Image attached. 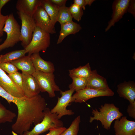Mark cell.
<instances>
[{
  "label": "cell",
  "mask_w": 135,
  "mask_h": 135,
  "mask_svg": "<svg viewBox=\"0 0 135 135\" xmlns=\"http://www.w3.org/2000/svg\"><path fill=\"white\" fill-rule=\"evenodd\" d=\"M0 96L9 104L12 102L16 106L18 114L15 123L12 126V130L22 135L28 130L33 124L36 125L42 120L44 110L46 107L45 99L39 94L31 97L13 96L0 87Z\"/></svg>",
  "instance_id": "cell-1"
},
{
  "label": "cell",
  "mask_w": 135,
  "mask_h": 135,
  "mask_svg": "<svg viewBox=\"0 0 135 135\" xmlns=\"http://www.w3.org/2000/svg\"><path fill=\"white\" fill-rule=\"evenodd\" d=\"M99 109V111L96 108L92 109L93 116L90 117L89 122L92 123L94 120L100 121L104 128L107 130L110 129L114 120L119 119L123 116L119 108L113 104L105 103Z\"/></svg>",
  "instance_id": "cell-2"
},
{
  "label": "cell",
  "mask_w": 135,
  "mask_h": 135,
  "mask_svg": "<svg viewBox=\"0 0 135 135\" xmlns=\"http://www.w3.org/2000/svg\"><path fill=\"white\" fill-rule=\"evenodd\" d=\"M44 112L42 120L35 125L31 130L24 132L22 135H39L50 129L64 127L62 121L58 119L56 114L52 113L49 108L46 107Z\"/></svg>",
  "instance_id": "cell-3"
},
{
  "label": "cell",
  "mask_w": 135,
  "mask_h": 135,
  "mask_svg": "<svg viewBox=\"0 0 135 135\" xmlns=\"http://www.w3.org/2000/svg\"><path fill=\"white\" fill-rule=\"evenodd\" d=\"M20 27L12 13L8 15L3 28L7 37L4 42L0 45V51L13 46L20 41Z\"/></svg>",
  "instance_id": "cell-4"
},
{
  "label": "cell",
  "mask_w": 135,
  "mask_h": 135,
  "mask_svg": "<svg viewBox=\"0 0 135 135\" xmlns=\"http://www.w3.org/2000/svg\"><path fill=\"white\" fill-rule=\"evenodd\" d=\"M50 43V34L39 27L36 26L31 40L24 48L28 55L41 51H45Z\"/></svg>",
  "instance_id": "cell-5"
},
{
  "label": "cell",
  "mask_w": 135,
  "mask_h": 135,
  "mask_svg": "<svg viewBox=\"0 0 135 135\" xmlns=\"http://www.w3.org/2000/svg\"><path fill=\"white\" fill-rule=\"evenodd\" d=\"M32 76L38 83L40 92H47L50 98L55 96V92L60 90L55 82V76L53 73L35 71Z\"/></svg>",
  "instance_id": "cell-6"
},
{
  "label": "cell",
  "mask_w": 135,
  "mask_h": 135,
  "mask_svg": "<svg viewBox=\"0 0 135 135\" xmlns=\"http://www.w3.org/2000/svg\"><path fill=\"white\" fill-rule=\"evenodd\" d=\"M17 12L22 24L20 41L24 49L30 43L36 26L32 16L18 11Z\"/></svg>",
  "instance_id": "cell-7"
},
{
  "label": "cell",
  "mask_w": 135,
  "mask_h": 135,
  "mask_svg": "<svg viewBox=\"0 0 135 135\" xmlns=\"http://www.w3.org/2000/svg\"><path fill=\"white\" fill-rule=\"evenodd\" d=\"M74 92V90L70 89L64 91L60 90L61 96L58 98L56 104L50 110L52 113L56 114L57 115L58 119L64 116L71 115L74 114L72 110L66 109L70 104L72 102V96Z\"/></svg>",
  "instance_id": "cell-8"
},
{
  "label": "cell",
  "mask_w": 135,
  "mask_h": 135,
  "mask_svg": "<svg viewBox=\"0 0 135 135\" xmlns=\"http://www.w3.org/2000/svg\"><path fill=\"white\" fill-rule=\"evenodd\" d=\"M114 92L111 90L109 91L98 90L86 87L76 92L72 96V102L82 103L94 98L103 96H112Z\"/></svg>",
  "instance_id": "cell-9"
},
{
  "label": "cell",
  "mask_w": 135,
  "mask_h": 135,
  "mask_svg": "<svg viewBox=\"0 0 135 135\" xmlns=\"http://www.w3.org/2000/svg\"><path fill=\"white\" fill-rule=\"evenodd\" d=\"M32 17L36 26L49 34L56 33L54 26L48 15L41 5L38 8Z\"/></svg>",
  "instance_id": "cell-10"
},
{
  "label": "cell",
  "mask_w": 135,
  "mask_h": 135,
  "mask_svg": "<svg viewBox=\"0 0 135 135\" xmlns=\"http://www.w3.org/2000/svg\"><path fill=\"white\" fill-rule=\"evenodd\" d=\"M130 0H117L114 2L112 5L113 14L112 18L108 22L105 29L107 31L115 24L118 22L126 12Z\"/></svg>",
  "instance_id": "cell-11"
},
{
  "label": "cell",
  "mask_w": 135,
  "mask_h": 135,
  "mask_svg": "<svg viewBox=\"0 0 135 135\" xmlns=\"http://www.w3.org/2000/svg\"><path fill=\"white\" fill-rule=\"evenodd\" d=\"M0 86L11 96L16 97L24 96L22 90L0 68Z\"/></svg>",
  "instance_id": "cell-12"
},
{
  "label": "cell",
  "mask_w": 135,
  "mask_h": 135,
  "mask_svg": "<svg viewBox=\"0 0 135 135\" xmlns=\"http://www.w3.org/2000/svg\"><path fill=\"white\" fill-rule=\"evenodd\" d=\"M22 76V90L24 96L31 97L39 94L40 92L38 83L32 75L24 72Z\"/></svg>",
  "instance_id": "cell-13"
},
{
  "label": "cell",
  "mask_w": 135,
  "mask_h": 135,
  "mask_svg": "<svg viewBox=\"0 0 135 135\" xmlns=\"http://www.w3.org/2000/svg\"><path fill=\"white\" fill-rule=\"evenodd\" d=\"M114 128L115 135H135V122L122 116L120 120H116Z\"/></svg>",
  "instance_id": "cell-14"
},
{
  "label": "cell",
  "mask_w": 135,
  "mask_h": 135,
  "mask_svg": "<svg viewBox=\"0 0 135 135\" xmlns=\"http://www.w3.org/2000/svg\"><path fill=\"white\" fill-rule=\"evenodd\" d=\"M86 87L98 90H111L108 85L106 79L99 75L96 70H92L91 74L88 78Z\"/></svg>",
  "instance_id": "cell-15"
},
{
  "label": "cell",
  "mask_w": 135,
  "mask_h": 135,
  "mask_svg": "<svg viewBox=\"0 0 135 135\" xmlns=\"http://www.w3.org/2000/svg\"><path fill=\"white\" fill-rule=\"evenodd\" d=\"M119 96L126 99L130 103L135 102V83L133 81H124L117 86Z\"/></svg>",
  "instance_id": "cell-16"
},
{
  "label": "cell",
  "mask_w": 135,
  "mask_h": 135,
  "mask_svg": "<svg viewBox=\"0 0 135 135\" xmlns=\"http://www.w3.org/2000/svg\"><path fill=\"white\" fill-rule=\"evenodd\" d=\"M30 56L36 71L47 73L54 72L55 68L54 64L42 59L39 52L34 53Z\"/></svg>",
  "instance_id": "cell-17"
},
{
  "label": "cell",
  "mask_w": 135,
  "mask_h": 135,
  "mask_svg": "<svg viewBox=\"0 0 135 135\" xmlns=\"http://www.w3.org/2000/svg\"><path fill=\"white\" fill-rule=\"evenodd\" d=\"M41 5V0H18L16 8L18 12L32 16Z\"/></svg>",
  "instance_id": "cell-18"
},
{
  "label": "cell",
  "mask_w": 135,
  "mask_h": 135,
  "mask_svg": "<svg viewBox=\"0 0 135 135\" xmlns=\"http://www.w3.org/2000/svg\"><path fill=\"white\" fill-rule=\"evenodd\" d=\"M81 29L80 25L73 21L61 24L60 30L57 44L60 43L66 36L70 34H76Z\"/></svg>",
  "instance_id": "cell-19"
},
{
  "label": "cell",
  "mask_w": 135,
  "mask_h": 135,
  "mask_svg": "<svg viewBox=\"0 0 135 135\" xmlns=\"http://www.w3.org/2000/svg\"><path fill=\"white\" fill-rule=\"evenodd\" d=\"M11 62L18 70L27 74L32 75L36 71L30 56H25Z\"/></svg>",
  "instance_id": "cell-20"
},
{
  "label": "cell",
  "mask_w": 135,
  "mask_h": 135,
  "mask_svg": "<svg viewBox=\"0 0 135 135\" xmlns=\"http://www.w3.org/2000/svg\"><path fill=\"white\" fill-rule=\"evenodd\" d=\"M40 5L46 11L54 26L57 22L60 7L53 3L50 0H41Z\"/></svg>",
  "instance_id": "cell-21"
},
{
  "label": "cell",
  "mask_w": 135,
  "mask_h": 135,
  "mask_svg": "<svg viewBox=\"0 0 135 135\" xmlns=\"http://www.w3.org/2000/svg\"><path fill=\"white\" fill-rule=\"evenodd\" d=\"M69 76L70 78L77 77L88 78L90 76L92 70L89 63L86 65L68 70Z\"/></svg>",
  "instance_id": "cell-22"
},
{
  "label": "cell",
  "mask_w": 135,
  "mask_h": 135,
  "mask_svg": "<svg viewBox=\"0 0 135 135\" xmlns=\"http://www.w3.org/2000/svg\"><path fill=\"white\" fill-rule=\"evenodd\" d=\"M27 53L24 49L13 51L0 56V63L11 62L25 56Z\"/></svg>",
  "instance_id": "cell-23"
},
{
  "label": "cell",
  "mask_w": 135,
  "mask_h": 135,
  "mask_svg": "<svg viewBox=\"0 0 135 135\" xmlns=\"http://www.w3.org/2000/svg\"><path fill=\"white\" fill-rule=\"evenodd\" d=\"M16 116L15 113L6 108L0 100V124L11 122Z\"/></svg>",
  "instance_id": "cell-24"
},
{
  "label": "cell",
  "mask_w": 135,
  "mask_h": 135,
  "mask_svg": "<svg viewBox=\"0 0 135 135\" xmlns=\"http://www.w3.org/2000/svg\"><path fill=\"white\" fill-rule=\"evenodd\" d=\"M72 17L70 12L69 7L66 6L60 7L57 18V22L60 25L72 21Z\"/></svg>",
  "instance_id": "cell-25"
},
{
  "label": "cell",
  "mask_w": 135,
  "mask_h": 135,
  "mask_svg": "<svg viewBox=\"0 0 135 135\" xmlns=\"http://www.w3.org/2000/svg\"><path fill=\"white\" fill-rule=\"evenodd\" d=\"M72 83L69 84L68 88L76 92L84 88L86 86L88 78L72 77Z\"/></svg>",
  "instance_id": "cell-26"
},
{
  "label": "cell",
  "mask_w": 135,
  "mask_h": 135,
  "mask_svg": "<svg viewBox=\"0 0 135 135\" xmlns=\"http://www.w3.org/2000/svg\"><path fill=\"white\" fill-rule=\"evenodd\" d=\"M81 122L80 116H78L72 122L70 126L61 135H78Z\"/></svg>",
  "instance_id": "cell-27"
},
{
  "label": "cell",
  "mask_w": 135,
  "mask_h": 135,
  "mask_svg": "<svg viewBox=\"0 0 135 135\" xmlns=\"http://www.w3.org/2000/svg\"><path fill=\"white\" fill-rule=\"evenodd\" d=\"M69 9L73 18L78 22L81 20L83 14V11L82 8L73 3L69 7Z\"/></svg>",
  "instance_id": "cell-28"
},
{
  "label": "cell",
  "mask_w": 135,
  "mask_h": 135,
  "mask_svg": "<svg viewBox=\"0 0 135 135\" xmlns=\"http://www.w3.org/2000/svg\"><path fill=\"white\" fill-rule=\"evenodd\" d=\"M0 68L8 74L18 72V69L11 62L0 63Z\"/></svg>",
  "instance_id": "cell-29"
},
{
  "label": "cell",
  "mask_w": 135,
  "mask_h": 135,
  "mask_svg": "<svg viewBox=\"0 0 135 135\" xmlns=\"http://www.w3.org/2000/svg\"><path fill=\"white\" fill-rule=\"evenodd\" d=\"M13 82L22 90V76L19 72L8 75Z\"/></svg>",
  "instance_id": "cell-30"
},
{
  "label": "cell",
  "mask_w": 135,
  "mask_h": 135,
  "mask_svg": "<svg viewBox=\"0 0 135 135\" xmlns=\"http://www.w3.org/2000/svg\"><path fill=\"white\" fill-rule=\"evenodd\" d=\"M8 16V15L4 16L0 14V37L3 35V28Z\"/></svg>",
  "instance_id": "cell-31"
},
{
  "label": "cell",
  "mask_w": 135,
  "mask_h": 135,
  "mask_svg": "<svg viewBox=\"0 0 135 135\" xmlns=\"http://www.w3.org/2000/svg\"><path fill=\"white\" fill-rule=\"evenodd\" d=\"M127 112L130 117L135 118V102L132 103H130L127 109Z\"/></svg>",
  "instance_id": "cell-32"
},
{
  "label": "cell",
  "mask_w": 135,
  "mask_h": 135,
  "mask_svg": "<svg viewBox=\"0 0 135 135\" xmlns=\"http://www.w3.org/2000/svg\"><path fill=\"white\" fill-rule=\"evenodd\" d=\"M65 127L52 129L49 130V132L46 135H61L66 130Z\"/></svg>",
  "instance_id": "cell-33"
},
{
  "label": "cell",
  "mask_w": 135,
  "mask_h": 135,
  "mask_svg": "<svg viewBox=\"0 0 135 135\" xmlns=\"http://www.w3.org/2000/svg\"><path fill=\"white\" fill-rule=\"evenodd\" d=\"M53 3L59 7L66 6L67 0H50Z\"/></svg>",
  "instance_id": "cell-34"
},
{
  "label": "cell",
  "mask_w": 135,
  "mask_h": 135,
  "mask_svg": "<svg viewBox=\"0 0 135 135\" xmlns=\"http://www.w3.org/2000/svg\"><path fill=\"white\" fill-rule=\"evenodd\" d=\"M74 3L76 4L84 10L86 9V6L85 0H74Z\"/></svg>",
  "instance_id": "cell-35"
},
{
  "label": "cell",
  "mask_w": 135,
  "mask_h": 135,
  "mask_svg": "<svg viewBox=\"0 0 135 135\" xmlns=\"http://www.w3.org/2000/svg\"><path fill=\"white\" fill-rule=\"evenodd\" d=\"M134 9V0H130L128 10L134 15H135Z\"/></svg>",
  "instance_id": "cell-36"
},
{
  "label": "cell",
  "mask_w": 135,
  "mask_h": 135,
  "mask_svg": "<svg viewBox=\"0 0 135 135\" xmlns=\"http://www.w3.org/2000/svg\"><path fill=\"white\" fill-rule=\"evenodd\" d=\"M10 0H0V14H1L2 9L3 6Z\"/></svg>",
  "instance_id": "cell-37"
},
{
  "label": "cell",
  "mask_w": 135,
  "mask_h": 135,
  "mask_svg": "<svg viewBox=\"0 0 135 135\" xmlns=\"http://www.w3.org/2000/svg\"><path fill=\"white\" fill-rule=\"evenodd\" d=\"M86 4V5H88L90 6L92 3L95 0H85Z\"/></svg>",
  "instance_id": "cell-38"
},
{
  "label": "cell",
  "mask_w": 135,
  "mask_h": 135,
  "mask_svg": "<svg viewBox=\"0 0 135 135\" xmlns=\"http://www.w3.org/2000/svg\"><path fill=\"white\" fill-rule=\"evenodd\" d=\"M2 40V38H1L0 37V43L1 42Z\"/></svg>",
  "instance_id": "cell-39"
},
{
  "label": "cell",
  "mask_w": 135,
  "mask_h": 135,
  "mask_svg": "<svg viewBox=\"0 0 135 135\" xmlns=\"http://www.w3.org/2000/svg\"><path fill=\"white\" fill-rule=\"evenodd\" d=\"M0 55H1L0 54Z\"/></svg>",
  "instance_id": "cell-40"
}]
</instances>
